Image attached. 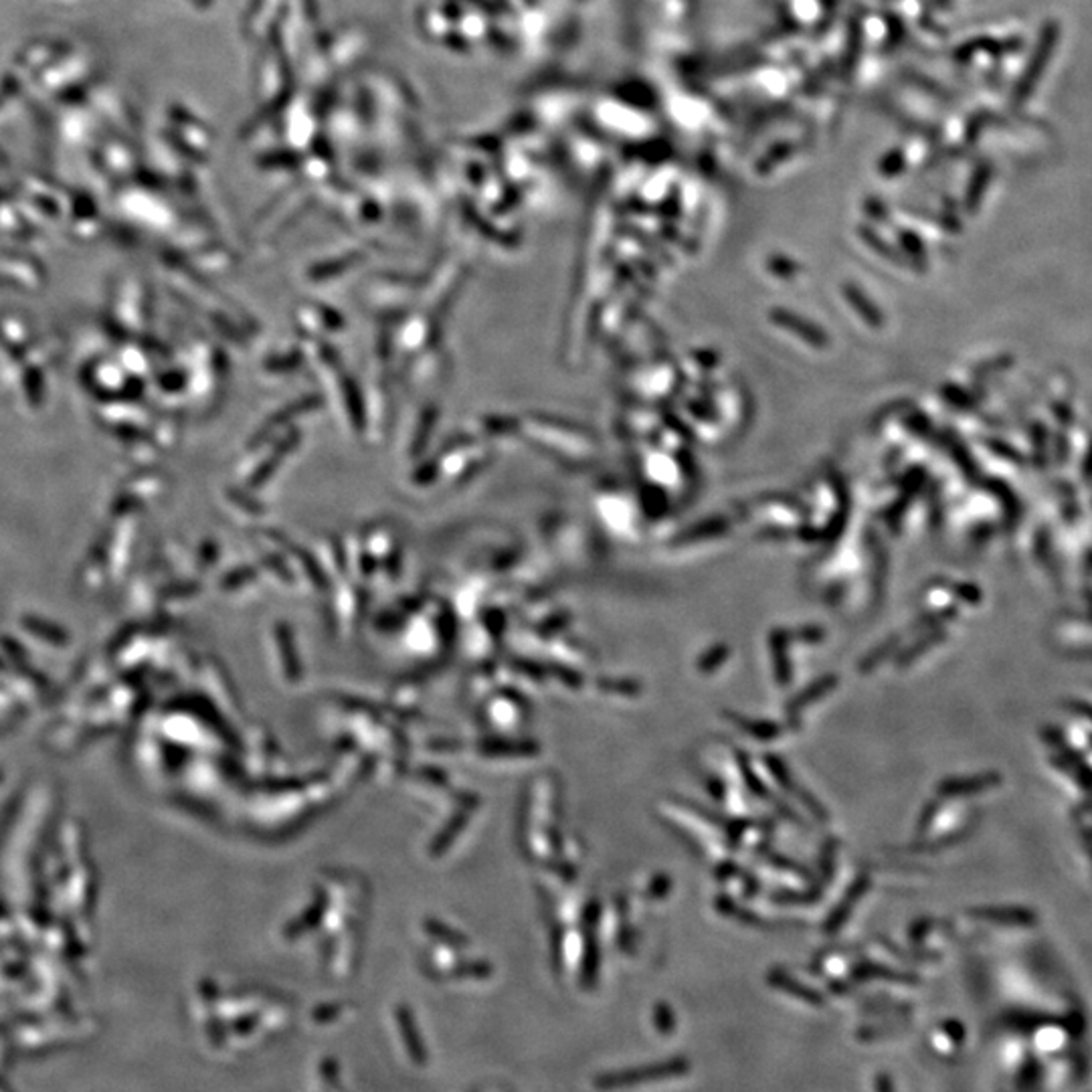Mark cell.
I'll list each match as a JSON object with an SVG mask.
<instances>
[{"label": "cell", "mask_w": 1092, "mask_h": 1092, "mask_svg": "<svg viewBox=\"0 0 1092 1092\" xmlns=\"http://www.w3.org/2000/svg\"><path fill=\"white\" fill-rule=\"evenodd\" d=\"M1058 37H1060V29H1058L1056 23H1049L1042 29L1040 39H1038V45H1036V51L1030 57L1028 67H1026V71L1022 76V82L1017 84V89L1013 93L1015 104H1024L1030 97V93L1034 91V88L1038 86V82H1040V78H1042V73L1046 69V63H1049V59L1052 57L1056 45H1058Z\"/></svg>", "instance_id": "6da1fadb"}]
</instances>
